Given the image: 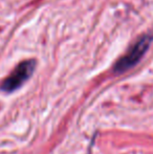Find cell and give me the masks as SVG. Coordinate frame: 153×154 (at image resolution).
<instances>
[{"label": "cell", "mask_w": 153, "mask_h": 154, "mask_svg": "<svg viewBox=\"0 0 153 154\" xmlns=\"http://www.w3.org/2000/svg\"><path fill=\"white\" fill-rule=\"evenodd\" d=\"M153 40V32L145 34L142 36L132 46L129 48L126 55L123 56L118 62L115 63L113 67V71L115 73H123L125 71L129 70L132 67H134L142 58L145 56L146 51H148L150 44Z\"/></svg>", "instance_id": "1"}, {"label": "cell", "mask_w": 153, "mask_h": 154, "mask_svg": "<svg viewBox=\"0 0 153 154\" xmlns=\"http://www.w3.org/2000/svg\"><path fill=\"white\" fill-rule=\"evenodd\" d=\"M35 67L36 61L33 59L21 62L19 65H17L16 68L12 71V73L3 80L0 89L6 93L16 91L32 77Z\"/></svg>", "instance_id": "2"}]
</instances>
